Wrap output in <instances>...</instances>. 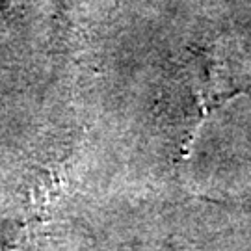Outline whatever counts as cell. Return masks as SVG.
I'll list each match as a JSON object with an SVG mask.
<instances>
[{
  "label": "cell",
  "mask_w": 251,
  "mask_h": 251,
  "mask_svg": "<svg viewBox=\"0 0 251 251\" xmlns=\"http://www.w3.org/2000/svg\"><path fill=\"white\" fill-rule=\"evenodd\" d=\"M238 93L242 91L225 86L224 80H220L214 62L205 52L192 50L188 54L177 71L175 80L171 82L168 95L170 116L171 121L177 123V142L182 156H188L190 145L205 117Z\"/></svg>",
  "instance_id": "6da1fadb"
}]
</instances>
